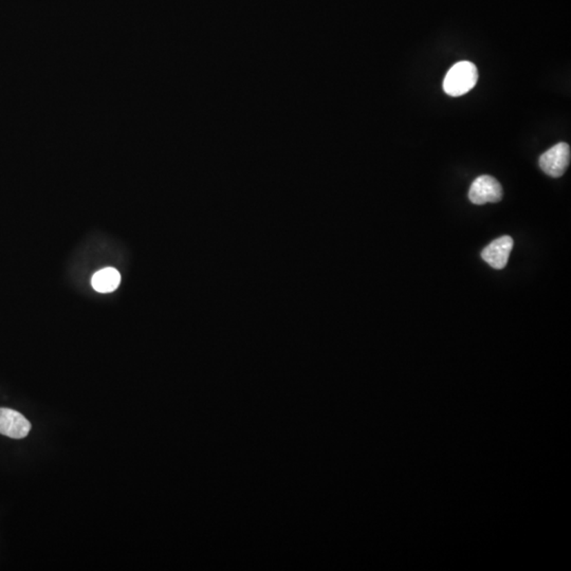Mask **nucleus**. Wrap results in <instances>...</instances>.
<instances>
[{
  "mask_svg": "<svg viewBox=\"0 0 571 571\" xmlns=\"http://www.w3.org/2000/svg\"><path fill=\"white\" fill-rule=\"evenodd\" d=\"M479 81V71L471 61L455 63L443 81V90L451 97H460L469 92Z\"/></svg>",
  "mask_w": 571,
  "mask_h": 571,
  "instance_id": "f257e3e1",
  "label": "nucleus"
},
{
  "mask_svg": "<svg viewBox=\"0 0 571 571\" xmlns=\"http://www.w3.org/2000/svg\"><path fill=\"white\" fill-rule=\"evenodd\" d=\"M570 163V148L567 143H558L539 158V166L550 177H562Z\"/></svg>",
  "mask_w": 571,
  "mask_h": 571,
  "instance_id": "f03ea898",
  "label": "nucleus"
},
{
  "mask_svg": "<svg viewBox=\"0 0 571 571\" xmlns=\"http://www.w3.org/2000/svg\"><path fill=\"white\" fill-rule=\"evenodd\" d=\"M503 198V188L495 178L489 174H483L476 178L469 190V199L472 203L483 206L485 203H495Z\"/></svg>",
  "mask_w": 571,
  "mask_h": 571,
  "instance_id": "7ed1b4c3",
  "label": "nucleus"
},
{
  "mask_svg": "<svg viewBox=\"0 0 571 571\" xmlns=\"http://www.w3.org/2000/svg\"><path fill=\"white\" fill-rule=\"evenodd\" d=\"M30 431L31 423L23 414L11 408H0V434L13 439H23Z\"/></svg>",
  "mask_w": 571,
  "mask_h": 571,
  "instance_id": "20e7f679",
  "label": "nucleus"
},
{
  "mask_svg": "<svg viewBox=\"0 0 571 571\" xmlns=\"http://www.w3.org/2000/svg\"><path fill=\"white\" fill-rule=\"evenodd\" d=\"M513 243H514L510 236H503L487 246L481 252V257L492 268L497 270L503 269L510 257Z\"/></svg>",
  "mask_w": 571,
  "mask_h": 571,
  "instance_id": "39448f33",
  "label": "nucleus"
},
{
  "mask_svg": "<svg viewBox=\"0 0 571 571\" xmlns=\"http://www.w3.org/2000/svg\"><path fill=\"white\" fill-rule=\"evenodd\" d=\"M121 283V274L114 268L99 270L91 279V286L100 293H109L116 290Z\"/></svg>",
  "mask_w": 571,
  "mask_h": 571,
  "instance_id": "423d86ee",
  "label": "nucleus"
}]
</instances>
